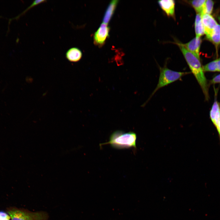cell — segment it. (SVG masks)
Instances as JSON below:
<instances>
[{"mask_svg":"<svg viewBox=\"0 0 220 220\" xmlns=\"http://www.w3.org/2000/svg\"><path fill=\"white\" fill-rule=\"evenodd\" d=\"M137 138V135L134 132L125 133L118 130L111 135L108 142L100 144V146L101 147L104 145L109 144L112 147L117 149L136 148Z\"/></svg>","mask_w":220,"mask_h":220,"instance_id":"obj_2","label":"cell"},{"mask_svg":"<svg viewBox=\"0 0 220 220\" xmlns=\"http://www.w3.org/2000/svg\"><path fill=\"white\" fill-rule=\"evenodd\" d=\"M160 74L157 86L151 94L149 99L160 88L178 80L190 73L187 72H178L171 70L166 67H160Z\"/></svg>","mask_w":220,"mask_h":220,"instance_id":"obj_4","label":"cell"},{"mask_svg":"<svg viewBox=\"0 0 220 220\" xmlns=\"http://www.w3.org/2000/svg\"><path fill=\"white\" fill-rule=\"evenodd\" d=\"M219 83H220V74L215 76L210 81V83L211 84Z\"/></svg>","mask_w":220,"mask_h":220,"instance_id":"obj_19","label":"cell"},{"mask_svg":"<svg viewBox=\"0 0 220 220\" xmlns=\"http://www.w3.org/2000/svg\"><path fill=\"white\" fill-rule=\"evenodd\" d=\"M201 42L200 37H195L189 42L183 45L187 50L200 59V51Z\"/></svg>","mask_w":220,"mask_h":220,"instance_id":"obj_8","label":"cell"},{"mask_svg":"<svg viewBox=\"0 0 220 220\" xmlns=\"http://www.w3.org/2000/svg\"><path fill=\"white\" fill-rule=\"evenodd\" d=\"M187 1L194 9L196 13L202 14L206 0H194Z\"/></svg>","mask_w":220,"mask_h":220,"instance_id":"obj_14","label":"cell"},{"mask_svg":"<svg viewBox=\"0 0 220 220\" xmlns=\"http://www.w3.org/2000/svg\"><path fill=\"white\" fill-rule=\"evenodd\" d=\"M109 31L110 27L107 24L103 23L101 24L94 35V44L99 46H102L109 36Z\"/></svg>","mask_w":220,"mask_h":220,"instance_id":"obj_5","label":"cell"},{"mask_svg":"<svg viewBox=\"0 0 220 220\" xmlns=\"http://www.w3.org/2000/svg\"><path fill=\"white\" fill-rule=\"evenodd\" d=\"M218 72H220V57L216 59Z\"/></svg>","mask_w":220,"mask_h":220,"instance_id":"obj_20","label":"cell"},{"mask_svg":"<svg viewBox=\"0 0 220 220\" xmlns=\"http://www.w3.org/2000/svg\"><path fill=\"white\" fill-rule=\"evenodd\" d=\"M66 57L70 61L76 62L79 61L82 56L81 50L77 47H72L67 51Z\"/></svg>","mask_w":220,"mask_h":220,"instance_id":"obj_10","label":"cell"},{"mask_svg":"<svg viewBox=\"0 0 220 220\" xmlns=\"http://www.w3.org/2000/svg\"><path fill=\"white\" fill-rule=\"evenodd\" d=\"M119 1H112L109 3L105 12L103 19V23L106 24L109 22L113 15Z\"/></svg>","mask_w":220,"mask_h":220,"instance_id":"obj_11","label":"cell"},{"mask_svg":"<svg viewBox=\"0 0 220 220\" xmlns=\"http://www.w3.org/2000/svg\"><path fill=\"white\" fill-rule=\"evenodd\" d=\"M6 212L11 220H48L49 218L48 215L46 212H33L16 207L7 208Z\"/></svg>","mask_w":220,"mask_h":220,"instance_id":"obj_3","label":"cell"},{"mask_svg":"<svg viewBox=\"0 0 220 220\" xmlns=\"http://www.w3.org/2000/svg\"><path fill=\"white\" fill-rule=\"evenodd\" d=\"M218 18L220 24V16H218Z\"/></svg>","mask_w":220,"mask_h":220,"instance_id":"obj_21","label":"cell"},{"mask_svg":"<svg viewBox=\"0 0 220 220\" xmlns=\"http://www.w3.org/2000/svg\"><path fill=\"white\" fill-rule=\"evenodd\" d=\"M0 220H11L9 215L3 211H0Z\"/></svg>","mask_w":220,"mask_h":220,"instance_id":"obj_18","label":"cell"},{"mask_svg":"<svg viewBox=\"0 0 220 220\" xmlns=\"http://www.w3.org/2000/svg\"><path fill=\"white\" fill-rule=\"evenodd\" d=\"M201 17L204 34L207 38L218 24L213 17L211 14H201Z\"/></svg>","mask_w":220,"mask_h":220,"instance_id":"obj_7","label":"cell"},{"mask_svg":"<svg viewBox=\"0 0 220 220\" xmlns=\"http://www.w3.org/2000/svg\"><path fill=\"white\" fill-rule=\"evenodd\" d=\"M210 116L217 130L220 140V104L216 98L210 110Z\"/></svg>","mask_w":220,"mask_h":220,"instance_id":"obj_6","label":"cell"},{"mask_svg":"<svg viewBox=\"0 0 220 220\" xmlns=\"http://www.w3.org/2000/svg\"><path fill=\"white\" fill-rule=\"evenodd\" d=\"M175 43L178 46L181 51L191 73L193 74L200 86L205 96V100L208 101L209 98V86L200 62V59L187 50L182 43L176 42Z\"/></svg>","mask_w":220,"mask_h":220,"instance_id":"obj_1","label":"cell"},{"mask_svg":"<svg viewBox=\"0 0 220 220\" xmlns=\"http://www.w3.org/2000/svg\"><path fill=\"white\" fill-rule=\"evenodd\" d=\"M217 48L220 44V25L218 24L207 38Z\"/></svg>","mask_w":220,"mask_h":220,"instance_id":"obj_13","label":"cell"},{"mask_svg":"<svg viewBox=\"0 0 220 220\" xmlns=\"http://www.w3.org/2000/svg\"><path fill=\"white\" fill-rule=\"evenodd\" d=\"M202 68L204 72H218L216 59L202 66Z\"/></svg>","mask_w":220,"mask_h":220,"instance_id":"obj_15","label":"cell"},{"mask_svg":"<svg viewBox=\"0 0 220 220\" xmlns=\"http://www.w3.org/2000/svg\"><path fill=\"white\" fill-rule=\"evenodd\" d=\"M214 5V2L213 1L206 0L204 10L202 14L207 13L211 14L213 11Z\"/></svg>","mask_w":220,"mask_h":220,"instance_id":"obj_16","label":"cell"},{"mask_svg":"<svg viewBox=\"0 0 220 220\" xmlns=\"http://www.w3.org/2000/svg\"><path fill=\"white\" fill-rule=\"evenodd\" d=\"M158 3L168 16L175 18V2L174 0H160L158 1Z\"/></svg>","mask_w":220,"mask_h":220,"instance_id":"obj_9","label":"cell"},{"mask_svg":"<svg viewBox=\"0 0 220 220\" xmlns=\"http://www.w3.org/2000/svg\"><path fill=\"white\" fill-rule=\"evenodd\" d=\"M46 0H35L21 14L19 15L16 18L22 15L23 14H24L27 11H28L29 9L32 8L33 7L41 3H44L45 2H46Z\"/></svg>","mask_w":220,"mask_h":220,"instance_id":"obj_17","label":"cell"},{"mask_svg":"<svg viewBox=\"0 0 220 220\" xmlns=\"http://www.w3.org/2000/svg\"><path fill=\"white\" fill-rule=\"evenodd\" d=\"M195 32L196 37H200L204 34V27L202 20L201 14L196 13L194 23Z\"/></svg>","mask_w":220,"mask_h":220,"instance_id":"obj_12","label":"cell"}]
</instances>
